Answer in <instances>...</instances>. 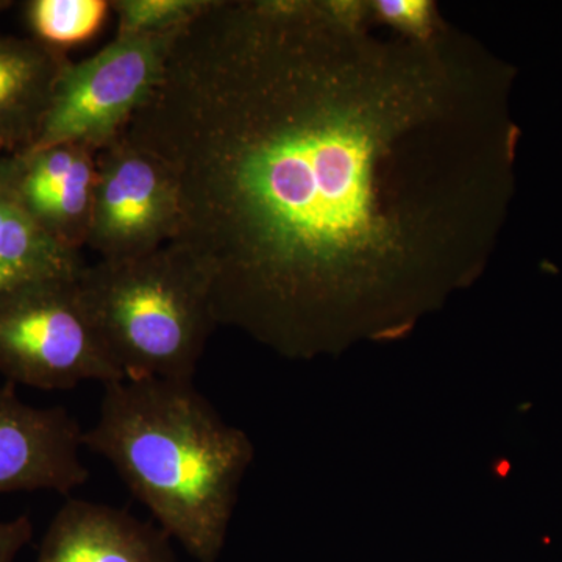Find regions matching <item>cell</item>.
I'll use <instances>...</instances> for the list:
<instances>
[{
    "mask_svg": "<svg viewBox=\"0 0 562 562\" xmlns=\"http://www.w3.org/2000/svg\"><path fill=\"white\" fill-rule=\"evenodd\" d=\"M33 38L65 52L94 38L111 10L106 0H31L24 3Z\"/></svg>",
    "mask_w": 562,
    "mask_h": 562,
    "instance_id": "cell-12",
    "label": "cell"
},
{
    "mask_svg": "<svg viewBox=\"0 0 562 562\" xmlns=\"http://www.w3.org/2000/svg\"><path fill=\"white\" fill-rule=\"evenodd\" d=\"M98 154L83 144H55L10 155L25 213L55 243L79 254L90 238Z\"/></svg>",
    "mask_w": 562,
    "mask_h": 562,
    "instance_id": "cell-8",
    "label": "cell"
},
{
    "mask_svg": "<svg viewBox=\"0 0 562 562\" xmlns=\"http://www.w3.org/2000/svg\"><path fill=\"white\" fill-rule=\"evenodd\" d=\"M85 310L127 380H194L214 328L210 284L176 244L79 273Z\"/></svg>",
    "mask_w": 562,
    "mask_h": 562,
    "instance_id": "cell-3",
    "label": "cell"
},
{
    "mask_svg": "<svg viewBox=\"0 0 562 562\" xmlns=\"http://www.w3.org/2000/svg\"><path fill=\"white\" fill-rule=\"evenodd\" d=\"M369 11L373 22L412 40H430L443 22L431 0H372Z\"/></svg>",
    "mask_w": 562,
    "mask_h": 562,
    "instance_id": "cell-14",
    "label": "cell"
},
{
    "mask_svg": "<svg viewBox=\"0 0 562 562\" xmlns=\"http://www.w3.org/2000/svg\"><path fill=\"white\" fill-rule=\"evenodd\" d=\"M177 38L116 35L87 60L69 61L31 149L83 144L99 151L124 135L160 85Z\"/></svg>",
    "mask_w": 562,
    "mask_h": 562,
    "instance_id": "cell-5",
    "label": "cell"
},
{
    "mask_svg": "<svg viewBox=\"0 0 562 562\" xmlns=\"http://www.w3.org/2000/svg\"><path fill=\"white\" fill-rule=\"evenodd\" d=\"M79 251L49 238L25 213L14 190L9 157H0V291L44 276L79 273Z\"/></svg>",
    "mask_w": 562,
    "mask_h": 562,
    "instance_id": "cell-11",
    "label": "cell"
},
{
    "mask_svg": "<svg viewBox=\"0 0 562 562\" xmlns=\"http://www.w3.org/2000/svg\"><path fill=\"white\" fill-rule=\"evenodd\" d=\"M83 428L61 406L38 408L0 387V494H72L90 480L81 461Z\"/></svg>",
    "mask_w": 562,
    "mask_h": 562,
    "instance_id": "cell-7",
    "label": "cell"
},
{
    "mask_svg": "<svg viewBox=\"0 0 562 562\" xmlns=\"http://www.w3.org/2000/svg\"><path fill=\"white\" fill-rule=\"evenodd\" d=\"M83 447L113 465L161 530L195 560L220 558L254 446L194 380L106 384Z\"/></svg>",
    "mask_w": 562,
    "mask_h": 562,
    "instance_id": "cell-2",
    "label": "cell"
},
{
    "mask_svg": "<svg viewBox=\"0 0 562 562\" xmlns=\"http://www.w3.org/2000/svg\"><path fill=\"white\" fill-rule=\"evenodd\" d=\"M180 227L179 188L150 151L122 135L98 154L87 247L99 260L143 257L168 246Z\"/></svg>",
    "mask_w": 562,
    "mask_h": 562,
    "instance_id": "cell-6",
    "label": "cell"
},
{
    "mask_svg": "<svg viewBox=\"0 0 562 562\" xmlns=\"http://www.w3.org/2000/svg\"><path fill=\"white\" fill-rule=\"evenodd\" d=\"M79 273L36 277L0 291V373L9 383L65 391L125 380L85 310Z\"/></svg>",
    "mask_w": 562,
    "mask_h": 562,
    "instance_id": "cell-4",
    "label": "cell"
},
{
    "mask_svg": "<svg viewBox=\"0 0 562 562\" xmlns=\"http://www.w3.org/2000/svg\"><path fill=\"white\" fill-rule=\"evenodd\" d=\"M13 5L14 3L10 2V0H0V13H2V11L11 9V7Z\"/></svg>",
    "mask_w": 562,
    "mask_h": 562,
    "instance_id": "cell-16",
    "label": "cell"
},
{
    "mask_svg": "<svg viewBox=\"0 0 562 562\" xmlns=\"http://www.w3.org/2000/svg\"><path fill=\"white\" fill-rule=\"evenodd\" d=\"M213 0H114L117 36L180 35Z\"/></svg>",
    "mask_w": 562,
    "mask_h": 562,
    "instance_id": "cell-13",
    "label": "cell"
},
{
    "mask_svg": "<svg viewBox=\"0 0 562 562\" xmlns=\"http://www.w3.org/2000/svg\"><path fill=\"white\" fill-rule=\"evenodd\" d=\"M361 0H213L125 135L169 169L217 325L294 360L401 336L482 276L514 192V68Z\"/></svg>",
    "mask_w": 562,
    "mask_h": 562,
    "instance_id": "cell-1",
    "label": "cell"
},
{
    "mask_svg": "<svg viewBox=\"0 0 562 562\" xmlns=\"http://www.w3.org/2000/svg\"><path fill=\"white\" fill-rule=\"evenodd\" d=\"M38 562H177L169 536L116 506L69 498L41 542Z\"/></svg>",
    "mask_w": 562,
    "mask_h": 562,
    "instance_id": "cell-9",
    "label": "cell"
},
{
    "mask_svg": "<svg viewBox=\"0 0 562 562\" xmlns=\"http://www.w3.org/2000/svg\"><path fill=\"white\" fill-rule=\"evenodd\" d=\"M32 520L29 516L0 520V562H14L18 553L31 542Z\"/></svg>",
    "mask_w": 562,
    "mask_h": 562,
    "instance_id": "cell-15",
    "label": "cell"
},
{
    "mask_svg": "<svg viewBox=\"0 0 562 562\" xmlns=\"http://www.w3.org/2000/svg\"><path fill=\"white\" fill-rule=\"evenodd\" d=\"M68 65L63 50L0 33V150L21 154L35 144Z\"/></svg>",
    "mask_w": 562,
    "mask_h": 562,
    "instance_id": "cell-10",
    "label": "cell"
}]
</instances>
